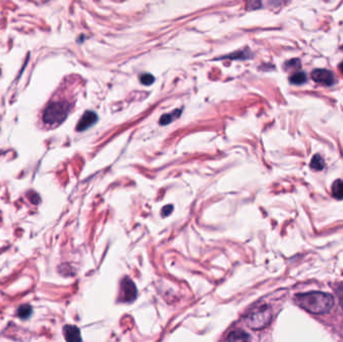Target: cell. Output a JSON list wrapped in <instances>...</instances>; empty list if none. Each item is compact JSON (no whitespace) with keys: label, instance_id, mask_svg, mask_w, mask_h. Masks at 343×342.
<instances>
[{"label":"cell","instance_id":"obj_5","mask_svg":"<svg viewBox=\"0 0 343 342\" xmlns=\"http://www.w3.org/2000/svg\"><path fill=\"white\" fill-rule=\"evenodd\" d=\"M311 77L315 82L320 83L322 85H327V87L333 85L336 81L334 74L330 71L323 69L314 70L311 73Z\"/></svg>","mask_w":343,"mask_h":342},{"label":"cell","instance_id":"obj_3","mask_svg":"<svg viewBox=\"0 0 343 342\" xmlns=\"http://www.w3.org/2000/svg\"><path fill=\"white\" fill-rule=\"evenodd\" d=\"M272 311L267 305H261L252 310L246 317V322L250 328L263 329L271 322Z\"/></svg>","mask_w":343,"mask_h":342},{"label":"cell","instance_id":"obj_19","mask_svg":"<svg viewBox=\"0 0 343 342\" xmlns=\"http://www.w3.org/2000/svg\"><path fill=\"white\" fill-rule=\"evenodd\" d=\"M339 70L341 71V73H343V61L340 63V65H339Z\"/></svg>","mask_w":343,"mask_h":342},{"label":"cell","instance_id":"obj_8","mask_svg":"<svg viewBox=\"0 0 343 342\" xmlns=\"http://www.w3.org/2000/svg\"><path fill=\"white\" fill-rule=\"evenodd\" d=\"M180 116H181V110H175L173 113L166 114V115L160 117V124H162V125L169 124V123H171L175 119L179 118Z\"/></svg>","mask_w":343,"mask_h":342},{"label":"cell","instance_id":"obj_13","mask_svg":"<svg viewBox=\"0 0 343 342\" xmlns=\"http://www.w3.org/2000/svg\"><path fill=\"white\" fill-rule=\"evenodd\" d=\"M32 313V308L29 305H23L18 308L17 314L20 318L23 319H26L28 318Z\"/></svg>","mask_w":343,"mask_h":342},{"label":"cell","instance_id":"obj_2","mask_svg":"<svg viewBox=\"0 0 343 342\" xmlns=\"http://www.w3.org/2000/svg\"><path fill=\"white\" fill-rule=\"evenodd\" d=\"M70 106L67 101H55L47 105L44 114V122L48 125L62 123L68 117Z\"/></svg>","mask_w":343,"mask_h":342},{"label":"cell","instance_id":"obj_15","mask_svg":"<svg viewBox=\"0 0 343 342\" xmlns=\"http://www.w3.org/2000/svg\"><path fill=\"white\" fill-rule=\"evenodd\" d=\"M154 80H155V77L150 73H144V74L140 75V82L145 85L152 84L154 82Z\"/></svg>","mask_w":343,"mask_h":342},{"label":"cell","instance_id":"obj_6","mask_svg":"<svg viewBox=\"0 0 343 342\" xmlns=\"http://www.w3.org/2000/svg\"><path fill=\"white\" fill-rule=\"evenodd\" d=\"M97 121V116L95 113L93 112H91V111H88L84 114V116L80 118L78 123H77V126H76V130L78 132H83V131H86L88 130L89 127H91L92 124H94Z\"/></svg>","mask_w":343,"mask_h":342},{"label":"cell","instance_id":"obj_16","mask_svg":"<svg viewBox=\"0 0 343 342\" xmlns=\"http://www.w3.org/2000/svg\"><path fill=\"white\" fill-rule=\"evenodd\" d=\"M284 68H285V70L299 69L300 68V60L299 59H291L285 63Z\"/></svg>","mask_w":343,"mask_h":342},{"label":"cell","instance_id":"obj_18","mask_svg":"<svg viewBox=\"0 0 343 342\" xmlns=\"http://www.w3.org/2000/svg\"><path fill=\"white\" fill-rule=\"evenodd\" d=\"M172 211H173V206H172V205H168V206H166V207L163 209V211H162V213H163V216H168L169 214H170Z\"/></svg>","mask_w":343,"mask_h":342},{"label":"cell","instance_id":"obj_14","mask_svg":"<svg viewBox=\"0 0 343 342\" xmlns=\"http://www.w3.org/2000/svg\"><path fill=\"white\" fill-rule=\"evenodd\" d=\"M250 56V52L248 50H244V51H238V52H234L231 53L229 55L226 56V58H231V59H243V58H249Z\"/></svg>","mask_w":343,"mask_h":342},{"label":"cell","instance_id":"obj_11","mask_svg":"<svg viewBox=\"0 0 343 342\" xmlns=\"http://www.w3.org/2000/svg\"><path fill=\"white\" fill-rule=\"evenodd\" d=\"M310 167L315 170V171H321V170H323L324 167H325V162L323 160V158H322L321 156L319 155H315L312 160H311V163H310Z\"/></svg>","mask_w":343,"mask_h":342},{"label":"cell","instance_id":"obj_1","mask_svg":"<svg viewBox=\"0 0 343 342\" xmlns=\"http://www.w3.org/2000/svg\"><path fill=\"white\" fill-rule=\"evenodd\" d=\"M298 306L312 314H325L334 305V298L323 292H309L298 294L294 297Z\"/></svg>","mask_w":343,"mask_h":342},{"label":"cell","instance_id":"obj_12","mask_svg":"<svg viewBox=\"0 0 343 342\" xmlns=\"http://www.w3.org/2000/svg\"><path fill=\"white\" fill-rule=\"evenodd\" d=\"M290 82L292 84H296V85H300L303 84L306 82L307 80V76L305 74V73H295L294 74H292L289 78Z\"/></svg>","mask_w":343,"mask_h":342},{"label":"cell","instance_id":"obj_9","mask_svg":"<svg viewBox=\"0 0 343 342\" xmlns=\"http://www.w3.org/2000/svg\"><path fill=\"white\" fill-rule=\"evenodd\" d=\"M332 195L337 200H343V181L337 180L332 186Z\"/></svg>","mask_w":343,"mask_h":342},{"label":"cell","instance_id":"obj_17","mask_svg":"<svg viewBox=\"0 0 343 342\" xmlns=\"http://www.w3.org/2000/svg\"><path fill=\"white\" fill-rule=\"evenodd\" d=\"M336 293H337V297H338V299H339L340 305H341V307H342V309H343V286L337 288Z\"/></svg>","mask_w":343,"mask_h":342},{"label":"cell","instance_id":"obj_7","mask_svg":"<svg viewBox=\"0 0 343 342\" xmlns=\"http://www.w3.org/2000/svg\"><path fill=\"white\" fill-rule=\"evenodd\" d=\"M64 334L68 341H80L82 336H80L79 329L74 325H66L64 327Z\"/></svg>","mask_w":343,"mask_h":342},{"label":"cell","instance_id":"obj_4","mask_svg":"<svg viewBox=\"0 0 343 342\" xmlns=\"http://www.w3.org/2000/svg\"><path fill=\"white\" fill-rule=\"evenodd\" d=\"M137 287L135 283L129 279L128 277L124 278L122 284H120V296H122V300L125 302H132L137 298Z\"/></svg>","mask_w":343,"mask_h":342},{"label":"cell","instance_id":"obj_10","mask_svg":"<svg viewBox=\"0 0 343 342\" xmlns=\"http://www.w3.org/2000/svg\"><path fill=\"white\" fill-rule=\"evenodd\" d=\"M228 340H236V341H244V340H248L249 339V335L243 331V330H236L230 333V335L227 337Z\"/></svg>","mask_w":343,"mask_h":342}]
</instances>
